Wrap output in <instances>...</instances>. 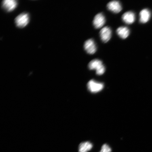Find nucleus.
Segmentation results:
<instances>
[{
	"label": "nucleus",
	"instance_id": "8",
	"mask_svg": "<svg viewBox=\"0 0 152 152\" xmlns=\"http://www.w3.org/2000/svg\"><path fill=\"white\" fill-rule=\"evenodd\" d=\"M107 7L109 10L115 13H118L122 10V7L120 2L113 1L110 2L107 5Z\"/></svg>",
	"mask_w": 152,
	"mask_h": 152
},
{
	"label": "nucleus",
	"instance_id": "5",
	"mask_svg": "<svg viewBox=\"0 0 152 152\" xmlns=\"http://www.w3.org/2000/svg\"><path fill=\"white\" fill-rule=\"evenodd\" d=\"M85 50L90 54H94L96 52V47L94 40L92 39L87 40L85 42L84 45Z\"/></svg>",
	"mask_w": 152,
	"mask_h": 152
},
{
	"label": "nucleus",
	"instance_id": "1",
	"mask_svg": "<svg viewBox=\"0 0 152 152\" xmlns=\"http://www.w3.org/2000/svg\"><path fill=\"white\" fill-rule=\"evenodd\" d=\"M90 69L95 70L96 75H103L105 71V68L101 61L98 59H94L89 63L88 65Z\"/></svg>",
	"mask_w": 152,
	"mask_h": 152
},
{
	"label": "nucleus",
	"instance_id": "9",
	"mask_svg": "<svg viewBox=\"0 0 152 152\" xmlns=\"http://www.w3.org/2000/svg\"><path fill=\"white\" fill-rule=\"evenodd\" d=\"M122 19L125 23L129 24H132L135 20V15L132 11H128L123 14Z\"/></svg>",
	"mask_w": 152,
	"mask_h": 152
},
{
	"label": "nucleus",
	"instance_id": "10",
	"mask_svg": "<svg viewBox=\"0 0 152 152\" xmlns=\"http://www.w3.org/2000/svg\"><path fill=\"white\" fill-rule=\"evenodd\" d=\"M140 21L142 23H145L149 20L151 16V13L149 10L145 9L140 11Z\"/></svg>",
	"mask_w": 152,
	"mask_h": 152
},
{
	"label": "nucleus",
	"instance_id": "12",
	"mask_svg": "<svg viewBox=\"0 0 152 152\" xmlns=\"http://www.w3.org/2000/svg\"><path fill=\"white\" fill-rule=\"evenodd\" d=\"M93 145L90 142H81L79 145V152H87L92 149Z\"/></svg>",
	"mask_w": 152,
	"mask_h": 152
},
{
	"label": "nucleus",
	"instance_id": "11",
	"mask_svg": "<svg viewBox=\"0 0 152 152\" xmlns=\"http://www.w3.org/2000/svg\"><path fill=\"white\" fill-rule=\"evenodd\" d=\"M130 30L125 26H121L117 28V33L121 39H125L128 37L130 34Z\"/></svg>",
	"mask_w": 152,
	"mask_h": 152
},
{
	"label": "nucleus",
	"instance_id": "3",
	"mask_svg": "<svg viewBox=\"0 0 152 152\" xmlns=\"http://www.w3.org/2000/svg\"><path fill=\"white\" fill-rule=\"evenodd\" d=\"M29 16L28 14L22 13L15 18V24L18 27L23 28L28 24L29 22Z\"/></svg>",
	"mask_w": 152,
	"mask_h": 152
},
{
	"label": "nucleus",
	"instance_id": "6",
	"mask_svg": "<svg viewBox=\"0 0 152 152\" xmlns=\"http://www.w3.org/2000/svg\"><path fill=\"white\" fill-rule=\"evenodd\" d=\"M105 17L103 14L102 13H99L95 16L93 20V24L95 28H100L105 24Z\"/></svg>",
	"mask_w": 152,
	"mask_h": 152
},
{
	"label": "nucleus",
	"instance_id": "13",
	"mask_svg": "<svg viewBox=\"0 0 152 152\" xmlns=\"http://www.w3.org/2000/svg\"><path fill=\"white\" fill-rule=\"evenodd\" d=\"M99 152H111V149L107 144H104Z\"/></svg>",
	"mask_w": 152,
	"mask_h": 152
},
{
	"label": "nucleus",
	"instance_id": "2",
	"mask_svg": "<svg viewBox=\"0 0 152 152\" xmlns=\"http://www.w3.org/2000/svg\"><path fill=\"white\" fill-rule=\"evenodd\" d=\"M87 88L92 93H96L101 91L104 87L103 83L98 82L94 80H91L87 83Z\"/></svg>",
	"mask_w": 152,
	"mask_h": 152
},
{
	"label": "nucleus",
	"instance_id": "4",
	"mask_svg": "<svg viewBox=\"0 0 152 152\" xmlns=\"http://www.w3.org/2000/svg\"><path fill=\"white\" fill-rule=\"evenodd\" d=\"M112 31L110 28L105 26L102 28L100 32L101 39L104 43L107 42L111 37Z\"/></svg>",
	"mask_w": 152,
	"mask_h": 152
},
{
	"label": "nucleus",
	"instance_id": "7",
	"mask_svg": "<svg viewBox=\"0 0 152 152\" xmlns=\"http://www.w3.org/2000/svg\"><path fill=\"white\" fill-rule=\"evenodd\" d=\"M18 3L15 0H4L2 3L3 8L7 11H11L16 8Z\"/></svg>",
	"mask_w": 152,
	"mask_h": 152
}]
</instances>
